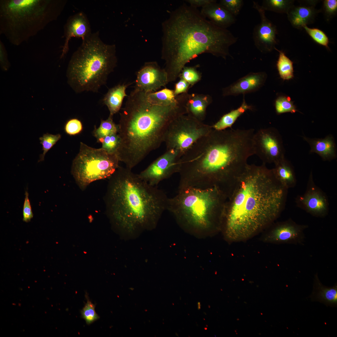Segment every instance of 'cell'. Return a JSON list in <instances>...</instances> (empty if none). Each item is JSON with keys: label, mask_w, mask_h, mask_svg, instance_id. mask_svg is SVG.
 <instances>
[{"label": "cell", "mask_w": 337, "mask_h": 337, "mask_svg": "<svg viewBox=\"0 0 337 337\" xmlns=\"http://www.w3.org/2000/svg\"><path fill=\"white\" fill-rule=\"evenodd\" d=\"M212 129V126L204 124L187 114L180 115L169 124L164 142L167 150H176L182 156Z\"/></svg>", "instance_id": "10"}, {"label": "cell", "mask_w": 337, "mask_h": 337, "mask_svg": "<svg viewBox=\"0 0 337 337\" xmlns=\"http://www.w3.org/2000/svg\"><path fill=\"white\" fill-rule=\"evenodd\" d=\"M227 197L219 188H188L168 198L167 210L185 231L199 237L221 231Z\"/></svg>", "instance_id": "6"}, {"label": "cell", "mask_w": 337, "mask_h": 337, "mask_svg": "<svg viewBox=\"0 0 337 337\" xmlns=\"http://www.w3.org/2000/svg\"><path fill=\"white\" fill-rule=\"evenodd\" d=\"M275 165L272 170L276 178L288 189L294 187L297 181L291 163L285 157Z\"/></svg>", "instance_id": "24"}, {"label": "cell", "mask_w": 337, "mask_h": 337, "mask_svg": "<svg viewBox=\"0 0 337 337\" xmlns=\"http://www.w3.org/2000/svg\"><path fill=\"white\" fill-rule=\"evenodd\" d=\"M312 301H317L327 306L337 305V284L332 287L323 285L320 281L317 274L315 275L313 290L309 296Z\"/></svg>", "instance_id": "22"}, {"label": "cell", "mask_w": 337, "mask_h": 337, "mask_svg": "<svg viewBox=\"0 0 337 337\" xmlns=\"http://www.w3.org/2000/svg\"><path fill=\"white\" fill-rule=\"evenodd\" d=\"M267 77L264 72L251 73L222 89L224 96L237 95L254 92L261 87Z\"/></svg>", "instance_id": "18"}, {"label": "cell", "mask_w": 337, "mask_h": 337, "mask_svg": "<svg viewBox=\"0 0 337 337\" xmlns=\"http://www.w3.org/2000/svg\"><path fill=\"white\" fill-rule=\"evenodd\" d=\"M252 106L246 103L244 97L241 105L237 109L233 110L223 115L214 124L212 128L217 130H222L231 128L238 118L248 110H252Z\"/></svg>", "instance_id": "25"}, {"label": "cell", "mask_w": 337, "mask_h": 337, "mask_svg": "<svg viewBox=\"0 0 337 337\" xmlns=\"http://www.w3.org/2000/svg\"><path fill=\"white\" fill-rule=\"evenodd\" d=\"M219 3L235 17L237 16L243 6L242 0H221Z\"/></svg>", "instance_id": "37"}, {"label": "cell", "mask_w": 337, "mask_h": 337, "mask_svg": "<svg viewBox=\"0 0 337 337\" xmlns=\"http://www.w3.org/2000/svg\"><path fill=\"white\" fill-rule=\"evenodd\" d=\"M253 7L258 12L260 23L254 28L253 38L256 48L262 52H268L275 49L277 44L276 26L266 17L265 11L257 2L253 1Z\"/></svg>", "instance_id": "16"}, {"label": "cell", "mask_w": 337, "mask_h": 337, "mask_svg": "<svg viewBox=\"0 0 337 337\" xmlns=\"http://www.w3.org/2000/svg\"><path fill=\"white\" fill-rule=\"evenodd\" d=\"M291 4V1L285 0H265L262 1L261 7L265 10L278 13L288 12Z\"/></svg>", "instance_id": "30"}, {"label": "cell", "mask_w": 337, "mask_h": 337, "mask_svg": "<svg viewBox=\"0 0 337 337\" xmlns=\"http://www.w3.org/2000/svg\"><path fill=\"white\" fill-rule=\"evenodd\" d=\"M309 144L310 152L319 155L324 161H330L337 157V147L333 135L330 134L324 138H311L302 136Z\"/></svg>", "instance_id": "20"}, {"label": "cell", "mask_w": 337, "mask_h": 337, "mask_svg": "<svg viewBox=\"0 0 337 337\" xmlns=\"http://www.w3.org/2000/svg\"><path fill=\"white\" fill-rule=\"evenodd\" d=\"M306 225L299 224L291 218L271 224L262 238L263 242L274 244H301L305 238Z\"/></svg>", "instance_id": "13"}, {"label": "cell", "mask_w": 337, "mask_h": 337, "mask_svg": "<svg viewBox=\"0 0 337 337\" xmlns=\"http://www.w3.org/2000/svg\"><path fill=\"white\" fill-rule=\"evenodd\" d=\"M275 108L276 112L278 115L288 112L294 113L298 111L293 102L289 96L278 97L275 102Z\"/></svg>", "instance_id": "31"}, {"label": "cell", "mask_w": 337, "mask_h": 337, "mask_svg": "<svg viewBox=\"0 0 337 337\" xmlns=\"http://www.w3.org/2000/svg\"><path fill=\"white\" fill-rule=\"evenodd\" d=\"M212 102V98L208 95L189 94L186 105V114L203 122L206 117L207 109Z\"/></svg>", "instance_id": "21"}, {"label": "cell", "mask_w": 337, "mask_h": 337, "mask_svg": "<svg viewBox=\"0 0 337 337\" xmlns=\"http://www.w3.org/2000/svg\"><path fill=\"white\" fill-rule=\"evenodd\" d=\"M185 1L188 3L190 6L197 8L198 7L202 8L217 1L215 0H187Z\"/></svg>", "instance_id": "43"}, {"label": "cell", "mask_w": 337, "mask_h": 337, "mask_svg": "<svg viewBox=\"0 0 337 337\" xmlns=\"http://www.w3.org/2000/svg\"><path fill=\"white\" fill-rule=\"evenodd\" d=\"M253 141L254 154L256 155L263 163L275 164L285 158L282 137L275 128L260 129L254 133Z\"/></svg>", "instance_id": "11"}, {"label": "cell", "mask_w": 337, "mask_h": 337, "mask_svg": "<svg viewBox=\"0 0 337 337\" xmlns=\"http://www.w3.org/2000/svg\"><path fill=\"white\" fill-rule=\"evenodd\" d=\"M25 198L23 208V220L26 222H29L33 217L32 207L27 191L25 192Z\"/></svg>", "instance_id": "39"}, {"label": "cell", "mask_w": 337, "mask_h": 337, "mask_svg": "<svg viewBox=\"0 0 337 337\" xmlns=\"http://www.w3.org/2000/svg\"><path fill=\"white\" fill-rule=\"evenodd\" d=\"M288 190L265 164H247L229 185L221 230L225 239L246 241L268 228L283 210Z\"/></svg>", "instance_id": "1"}, {"label": "cell", "mask_w": 337, "mask_h": 337, "mask_svg": "<svg viewBox=\"0 0 337 337\" xmlns=\"http://www.w3.org/2000/svg\"><path fill=\"white\" fill-rule=\"evenodd\" d=\"M167 74L156 61L145 62L138 71L135 89L147 93L155 92L168 83Z\"/></svg>", "instance_id": "15"}, {"label": "cell", "mask_w": 337, "mask_h": 337, "mask_svg": "<svg viewBox=\"0 0 337 337\" xmlns=\"http://www.w3.org/2000/svg\"><path fill=\"white\" fill-rule=\"evenodd\" d=\"M200 12L206 18L222 28L227 29L236 22L235 17L217 1L202 8Z\"/></svg>", "instance_id": "19"}, {"label": "cell", "mask_w": 337, "mask_h": 337, "mask_svg": "<svg viewBox=\"0 0 337 337\" xmlns=\"http://www.w3.org/2000/svg\"><path fill=\"white\" fill-rule=\"evenodd\" d=\"M131 170L119 166L109 178L105 199L107 211L114 224L123 229H152L167 210L169 198Z\"/></svg>", "instance_id": "5"}, {"label": "cell", "mask_w": 337, "mask_h": 337, "mask_svg": "<svg viewBox=\"0 0 337 337\" xmlns=\"http://www.w3.org/2000/svg\"><path fill=\"white\" fill-rule=\"evenodd\" d=\"M147 95L148 100L154 105L166 106L175 105L178 102V96H175L173 90L167 88L147 93Z\"/></svg>", "instance_id": "27"}, {"label": "cell", "mask_w": 337, "mask_h": 337, "mask_svg": "<svg viewBox=\"0 0 337 337\" xmlns=\"http://www.w3.org/2000/svg\"><path fill=\"white\" fill-rule=\"evenodd\" d=\"M117 62L115 45L103 42L99 32L92 33L71 57L66 72L68 82L76 93L97 92L106 84Z\"/></svg>", "instance_id": "8"}, {"label": "cell", "mask_w": 337, "mask_h": 337, "mask_svg": "<svg viewBox=\"0 0 337 337\" xmlns=\"http://www.w3.org/2000/svg\"><path fill=\"white\" fill-rule=\"evenodd\" d=\"M295 203L298 208L313 216L324 217L328 214L329 202L328 197L315 184L312 171L309 177L305 192L296 197Z\"/></svg>", "instance_id": "14"}, {"label": "cell", "mask_w": 337, "mask_h": 337, "mask_svg": "<svg viewBox=\"0 0 337 337\" xmlns=\"http://www.w3.org/2000/svg\"><path fill=\"white\" fill-rule=\"evenodd\" d=\"M87 302L81 311V317L85 321L87 325H90L99 319V316L95 312V305L85 295Z\"/></svg>", "instance_id": "35"}, {"label": "cell", "mask_w": 337, "mask_h": 337, "mask_svg": "<svg viewBox=\"0 0 337 337\" xmlns=\"http://www.w3.org/2000/svg\"><path fill=\"white\" fill-rule=\"evenodd\" d=\"M82 129L81 121L76 119H71L68 121L65 126L66 133L70 135H74L80 133Z\"/></svg>", "instance_id": "38"}, {"label": "cell", "mask_w": 337, "mask_h": 337, "mask_svg": "<svg viewBox=\"0 0 337 337\" xmlns=\"http://www.w3.org/2000/svg\"><path fill=\"white\" fill-rule=\"evenodd\" d=\"M100 143L102 144L101 148L108 153L117 154L120 144V139L118 133L115 134L105 137Z\"/></svg>", "instance_id": "33"}, {"label": "cell", "mask_w": 337, "mask_h": 337, "mask_svg": "<svg viewBox=\"0 0 337 337\" xmlns=\"http://www.w3.org/2000/svg\"><path fill=\"white\" fill-rule=\"evenodd\" d=\"M324 7L326 14L330 16L334 15L337 11V0H325L324 2Z\"/></svg>", "instance_id": "42"}, {"label": "cell", "mask_w": 337, "mask_h": 337, "mask_svg": "<svg viewBox=\"0 0 337 337\" xmlns=\"http://www.w3.org/2000/svg\"><path fill=\"white\" fill-rule=\"evenodd\" d=\"M315 11L310 7L301 6L292 9L288 18L292 24L297 28L303 27L313 19Z\"/></svg>", "instance_id": "26"}, {"label": "cell", "mask_w": 337, "mask_h": 337, "mask_svg": "<svg viewBox=\"0 0 337 337\" xmlns=\"http://www.w3.org/2000/svg\"><path fill=\"white\" fill-rule=\"evenodd\" d=\"M198 66H185L182 69L179 77L187 81L192 87L201 80V74L198 71Z\"/></svg>", "instance_id": "32"}, {"label": "cell", "mask_w": 337, "mask_h": 337, "mask_svg": "<svg viewBox=\"0 0 337 337\" xmlns=\"http://www.w3.org/2000/svg\"><path fill=\"white\" fill-rule=\"evenodd\" d=\"M254 130L214 129L182 156L178 189L213 187L226 191L232 180L244 169L254 154Z\"/></svg>", "instance_id": "2"}, {"label": "cell", "mask_w": 337, "mask_h": 337, "mask_svg": "<svg viewBox=\"0 0 337 337\" xmlns=\"http://www.w3.org/2000/svg\"><path fill=\"white\" fill-rule=\"evenodd\" d=\"M279 52V56L277 62L276 66L280 77L284 80H289L294 77L293 63L282 51L276 47Z\"/></svg>", "instance_id": "29"}, {"label": "cell", "mask_w": 337, "mask_h": 337, "mask_svg": "<svg viewBox=\"0 0 337 337\" xmlns=\"http://www.w3.org/2000/svg\"><path fill=\"white\" fill-rule=\"evenodd\" d=\"M161 57L168 82L179 77L186 65L198 55L210 53L226 59L237 41L227 29L215 25L197 8L183 4L162 23Z\"/></svg>", "instance_id": "3"}, {"label": "cell", "mask_w": 337, "mask_h": 337, "mask_svg": "<svg viewBox=\"0 0 337 337\" xmlns=\"http://www.w3.org/2000/svg\"><path fill=\"white\" fill-rule=\"evenodd\" d=\"M119 161L116 154H109L101 148H93L81 142L71 172L79 188L84 190L94 181L110 178L119 167Z\"/></svg>", "instance_id": "9"}, {"label": "cell", "mask_w": 337, "mask_h": 337, "mask_svg": "<svg viewBox=\"0 0 337 337\" xmlns=\"http://www.w3.org/2000/svg\"><path fill=\"white\" fill-rule=\"evenodd\" d=\"M113 117L109 115L106 120H101L100 126L94 130L93 134L96 138L97 142H100L106 136L118 133V125L113 121Z\"/></svg>", "instance_id": "28"}, {"label": "cell", "mask_w": 337, "mask_h": 337, "mask_svg": "<svg viewBox=\"0 0 337 337\" xmlns=\"http://www.w3.org/2000/svg\"><path fill=\"white\" fill-rule=\"evenodd\" d=\"M130 84H119L109 89L103 99L104 104L107 107L110 115H113L118 112L122 106L123 100L128 96L126 90Z\"/></svg>", "instance_id": "23"}, {"label": "cell", "mask_w": 337, "mask_h": 337, "mask_svg": "<svg viewBox=\"0 0 337 337\" xmlns=\"http://www.w3.org/2000/svg\"><path fill=\"white\" fill-rule=\"evenodd\" d=\"M61 136L60 134H52L46 133L43 134L39 138L40 144L42 145L43 152L40 156L38 162L44 160L46 154L50 150L56 143L61 138Z\"/></svg>", "instance_id": "34"}, {"label": "cell", "mask_w": 337, "mask_h": 337, "mask_svg": "<svg viewBox=\"0 0 337 337\" xmlns=\"http://www.w3.org/2000/svg\"><path fill=\"white\" fill-rule=\"evenodd\" d=\"M66 0H0V34L18 46L56 20Z\"/></svg>", "instance_id": "7"}, {"label": "cell", "mask_w": 337, "mask_h": 337, "mask_svg": "<svg viewBox=\"0 0 337 337\" xmlns=\"http://www.w3.org/2000/svg\"><path fill=\"white\" fill-rule=\"evenodd\" d=\"M190 84L184 79L180 78L174 85L173 90L176 96L182 94L188 93V90L191 88Z\"/></svg>", "instance_id": "40"}, {"label": "cell", "mask_w": 337, "mask_h": 337, "mask_svg": "<svg viewBox=\"0 0 337 337\" xmlns=\"http://www.w3.org/2000/svg\"><path fill=\"white\" fill-rule=\"evenodd\" d=\"M182 154L177 150L169 149L138 174L142 180L153 186L178 172Z\"/></svg>", "instance_id": "12"}, {"label": "cell", "mask_w": 337, "mask_h": 337, "mask_svg": "<svg viewBox=\"0 0 337 337\" xmlns=\"http://www.w3.org/2000/svg\"><path fill=\"white\" fill-rule=\"evenodd\" d=\"M0 61L2 68L4 70H7L9 66V63L7 58V52L4 45L0 40Z\"/></svg>", "instance_id": "41"}, {"label": "cell", "mask_w": 337, "mask_h": 337, "mask_svg": "<svg viewBox=\"0 0 337 337\" xmlns=\"http://www.w3.org/2000/svg\"><path fill=\"white\" fill-rule=\"evenodd\" d=\"M303 28L311 38L317 43L329 49V39L325 34L316 28H310L305 26Z\"/></svg>", "instance_id": "36"}, {"label": "cell", "mask_w": 337, "mask_h": 337, "mask_svg": "<svg viewBox=\"0 0 337 337\" xmlns=\"http://www.w3.org/2000/svg\"><path fill=\"white\" fill-rule=\"evenodd\" d=\"M147 93L134 88L120 114L118 134L120 144L117 155L120 161L131 170L164 142L172 120L186 114L183 100L175 105H155L148 100Z\"/></svg>", "instance_id": "4"}, {"label": "cell", "mask_w": 337, "mask_h": 337, "mask_svg": "<svg viewBox=\"0 0 337 337\" xmlns=\"http://www.w3.org/2000/svg\"><path fill=\"white\" fill-rule=\"evenodd\" d=\"M65 42L62 46L61 58L64 57L69 50V43L72 37L81 38L82 40L92 33L90 26L86 15L79 12L68 18L64 27Z\"/></svg>", "instance_id": "17"}]
</instances>
